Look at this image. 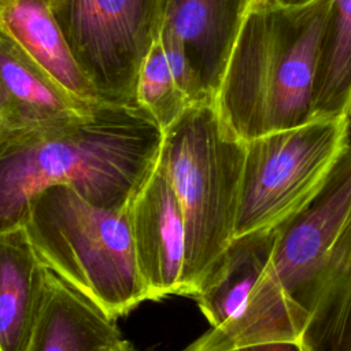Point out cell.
Returning a JSON list of instances; mask_svg holds the SVG:
<instances>
[{
    "mask_svg": "<svg viewBox=\"0 0 351 351\" xmlns=\"http://www.w3.org/2000/svg\"><path fill=\"white\" fill-rule=\"evenodd\" d=\"M163 132L140 107L97 106L81 118L0 137V233L23 225L30 199L69 185L123 210L154 169Z\"/></svg>",
    "mask_w": 351,
    "mask_h": 351,
    "instance_id": "1",
    "label": "cell"
},
{
    "mask_svg": "<svg viewBox=\"0 0 351 351\" xmlns=\"http://www.w3.org/2000/svg\"><path fill=\"white\" fill-rule=\"evenodd\" d=\"M330 0H250L215 97L241 141L317 121L314 80Z\"/></svg>",
    "mask_w": 351,
    "mask_h": 351,
    "instance_id": "2",
    "label": "cell"
},
{
    "mask_svg": "<svg viewBox=\"0 0 351 351\" xmlns=\"http://www.w3.org/2000/svg\"><path fill=\"white\" fill-rule=\"evenodd\" d=\"M43 263L107 318L151 300L140 276L128 207L95 206L69 185L34 195L22 225Z\"/></svg>",
    "mask_w": 351,
    "mask_h": 351,
    "instance_id": "3",
    "label": "cell"
},
{
    "mask_svg": "<svg viewBox=\"0 0 351 351\" xmlns=\"http://www.w3.org/2000/svg\"><path fill=\"white\" fill-rule=\"evenodd\" d=\"M245 143L222 122L215 104H192L166 130L158 163L185 221L182 295L193 298L234 234Z\"/></svg>",
    "mask_w": 351,
    "mask_h": 351,
    "instance_id": "4",
    "label": "cell"
},
{
    "mask_svg": "<svg viewBox=\"0 0 351 351\" xmlns=\"http://www.w3.org/2000/svg\"><path fill=\"white\" fill-rule=\"evenodd\" d=\"M351 118L317 119L245 143L234 236L274 229L321 189L350 143Z\"/></svg>",
    "mask_w": 351,
    "mask_h": 351,
    "instance_id": "5",
    "label": "cell"
},
{
    "mask_svg": "<svg viewBox=\"0 0 351 351\" xmlns=\"http://www.w3.org/2000/svg\"><path fill=\"white\" fill-rule=\"evenodd\" d=\"M165 0H51L66 43L103 104L138 107L140 69L159 40Z\"/></svg>",
    "mask_w": 351,
    "mask_h": 351,
    "instance_id": "6",
    "label": "cell"
},
{
    "mask_svg": "<svg viewBox=\"0 0 351 351\" xmlns=\"http://www.w3.org/2000/svg\"><path fill=\"white\" fill-rule=\"evenodd\" d=\"M277 229L271 267L288 296L310 313L351 251V144L317 195Z\"/></svg>",
    "mask_w": 351,
    "mask_h": 351,
    "instance_id": "7",
    "label": "cell"
},
{
    "mask_svg": "<svg viewBox=\"0 0 351 351\" xmlns=\"http://www.w3.org/2000/svg\"><path fill=\"white\" fill-rule=\"evenodd\" d=\"M248 0H165L159 41L189 104H215Z\"/></svg>",
    "mask_w": 351,
    "mask_h": 351,
    "instance_id": "8",
    "label": "cell"
},
{
    "mask_svg": "<svg viewBox=\"0 0 351 351\" xmlns=\"http://www.w3.org/2000/svg\"><path fill=\"white\" fill-rule=\"evenodd\" d=\"M128 217L138 271L149 299L182 295L185 221L178 197L158 160L130 199Z\"/></svg>",
    "mask_w": 351,
    "mask_h": 351,
    "instance_id": "9",
    "label": "cell"
},
{
    "mask_svg": "<svg viewBox=\"0 0 351 351\" xmlns=\"http://www.w3.org/2000/svg\"><path fill=\"white\" fill-rule=\"evenodd\" d=\"M96 107L71 95L44 67L12 41L0 36V125L3 132L64 123L90 114Z\"/></svg>",
    "mask_w": 351,
    "mask_h": 351,
    "instance_id": "10",
    "label": "cell"
},
{
    "mask_svg": "<svg viewBox=\"0 0 351 351\" xmlns=\"http://www.w3.org/2000/svg\"><path fill=\"white\" fill-rule=\"evenodd\" d=\"M51 270L23 226L0 233V351H27L47 303Z\"/></svg>",
    "mask_w": 351,
    "mask_h": 351,
    "instance_id": "11",
    "label": "cell"
},
{
    "mask_svg": "<svg viewBox=\"0 0 351 351\" xmlns=\"http://www.w3.org/2000/svg\"><path fill=\"white\" fill-rule=\"evenodd\" d=\"M310 313L295 303L271 263L239 310L218 326H210L182 351H233L261 343L300 340Z\"/></svg>",
    "mask_w": 351,
    "mask_h": 351,
    "instance_id": "12",
    "label": "cell"
},
{
    "mask_svg": "<svg viewBox=\"0 0 351 351\" xmlns=\"http://www.w3.org/2000/svg\"><path fill=\"white\" fill-rule=\"evenodd\" d=\"M0 36L12 41L80 100L103 104L78 67L51 0H0Z\"/></svg>",
    "mask_w": 351,
    "mask_h": 351,
    "instance_id": "13",
    "label": "cell"
},
{
    "mask_svg": "<svg viewBox=\"0 0 351 351\" xmlns=\"http://www.w3.org/2000/svg\"><path fill=\"white\" fill-rule=\"evenodd\" d=\"M277 229L234 236L200 284L193 299L210 326L233 315L271 263Z\"/></svg>",
    "mask_w": 351,
    "mask_h": 351,
    "instance_id": "14",
    "label": "cell"
},
{
    "mask_svg": "<svg viewBox=\"0 0 351 351\" xmlns=\"http://www.w3.org/2000/svg\"><path fill=\"white\" fill-rule=\"evenodd\" d=\"M121 337L114 319L51 271L47 303L27 351H104Z\"/></svg>",
    "mask_w": 351,
    "mask_h": 351,
    "instance_id": "15",
    "label": "cell"
},
{
    "mask_svg": "<svg viewBox=\"0 0 351 351\" xmlns=\"http://www.w3.org/2000/svg\"><path fill=\"white\" fill-rule=\"evenodd\" d=\"M318 119L351 118V0H330L314 80Z\"/></svg>",
    "mask_w": 351,
    "mask_h": 351,
    "instance_id": "16",
    "label": "cell"
},
{
    "mask_svg": "<svg viewBox=\"0 0 351 351\" xmlns=\"http://www.w3.org/2000/svg\"><path fill=\"white\" fill-rule=\"evenodd\" d=\"M300 341L304 351H351V251L326 282Z\"/></svg>",
    "mask_w": 351,
    "mask_h": 351,
    "instance_id": "17",
    "label": "cell"
},
{
    "mask_svg": "<svg viewBox=\"0 0 351 351\" xmlns=\"http://www.w3.org/2000/svg\"><path fill=\"white\" fill-rule=\"evenodd\" d=\"M136 101L156 122L162 132L176 122L191 106L176 80L159 40L151 48L140 69Z\"/></svg>",
    "mask_w": 351,
    "mask_h": 351,
    "instance_id": "18",
    "label": "cell"
},
{
    "mask_svg": "<svg viewBox=\"0 0 351 351\" xmlns=\"http://www.w3.org/2000/svg\"><path fill=\"white\" fill-rule=\"evenodd\" d=\"M233 351H304L300 340H280L241 347Z\"/></svg>",
    "mask_w": 351,
    "mask_h": 351,
    "instance_id": "19",
    "label": "cell"
},
{
    "mask_svg": "<svg viewBox=\"0 0 351 351\" xmlns=\"http://www.w3.org/2000/svg\"><path fill=\"white\" fill-rule=\"evenodd\" d=\"M104 351H137V350L134 348V346L130 341L121 337L118 341H115L114 344L107 347Z\"/></svg>",
    "mask_w": 351,
    "mask_h": 351,
    "instance_id": "20",
    "label": "cell"
},
{
    "mask_svg": "<svg viewBox=\"0 0 351 351\" xmlns=\"http://www.w3.org/2000/svg\"><path fill=\"white\" fill-rule=\"evenodd\" d=\"M250 1V0H248ZM280 4H285V5H302V4H307V3H311L314 0H274Z\"/></svg>",
    "mask_w": 351,
    "mask_h": 351,
    "instance_id": "21",
    "label": "cell"
},
{
    "mask_svg": "<svg viewBox=\"0 0 351 351\" xmlns=\"http://www.w3.org/2000/svg\"><path fill=\"white\" fill-rule=\"evenodd\" d=\"M1 132H3V130H1V125H0V137H1Z\"/></svg>",
    "mask_w": 351,
    "mask_h": 351,
    "instance_id": "22",
    "label": "cell"
}]
</instances>
